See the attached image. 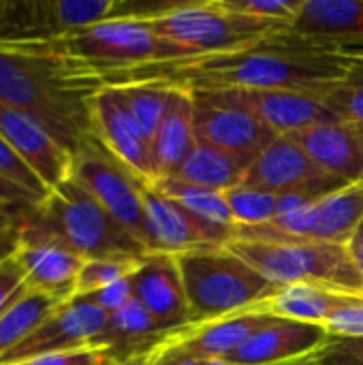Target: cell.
Listing matches in <instances>:
<instances>
[{"instance_id": "6da1fadb", "label": "cell", "mask_w": 363, "mask_h": 365, "mask_svg": "<svg viewBox=\"0 0 363 365\" xmlns=\"http://www.w3.org/2000/svg\"><path fill=\"white\" fill-rule=\"evenodd\" d=\"M355 62L323 53L278 30L259 45L150 62L101 77V86L158 83L188 92L216 90H297L323 94L342 81Z\"/></svg>"}, {"instance_id": "7a4b0ae2", "label": "cell", "mask_w": 363, "mask_h": 365, "mask_svg": "<svg viewBox=\"0 0 363 365\" xmlns=\"http://www.w3.org/2000/svg\"><path fill=\"white\" fill-rule=\"evenodd\" d=\"M98 81L30 41H0V103L45 124L73 154L92 141L90 101Z\"/></svg>"}, {"instance_id": "3957f363", "label": "cell", "mask_w": 363, "mask_h": 365, "mask_svg": "<svg viewBox=\"0 0 363 365\" xmlns=\"http://www.w3.org/2000/svg\"><path fill=\"white\" fill-rule=\"evenodd\" d=\"M227 248L280 289L310 282L363 297V274L349 246L291 237L267 222L235 227V237Z\"/></svg>"}, {"instance_id": "277c9868", "label": "cell", "mask_w": 363, "mask_h": 365, "mask_svg": "<svg viewBox=\"0 0 363 365\" xmlns=\"http://www.w3.org/2000/svg\"><path fill=\"white\" fill-rule=\"evenodd\" d=\"M19 233L56 242L81 259L148 257L145 246L111 218L101 203L73 178L19 216Z\"/></svg>"}, {"instance_id": "5b68a950", "label": "cell", "mask_w": 363, "mask_h": 365, "mask_svg": "<svg viewBox=\"0 0 363 365\" xmlns=\"http://www.w3.org/2000/svg\"><path fill=\"white\" fill-rule=\"evenodd\" d=\"M193 323H210L259 310L280 287L263 278L229 248L175 255Z\"/></svg>"}, {"instance_id": "8992f818", "label": "cell", "mask_w": 363, "mask_h": 365, "mask_svg": "<svg viewBox=\"0 0 363 365\" xmlns=\"http://www.w3.org/2000/svg\"><path fill=\"white\" fill-rule=\"evenodd\" d=\"M30 43L86 68L98 86L101 77L109 73L193 56L184 47L158 36L145 19H111L56 38Z\"/></svg>"}, {"instance_id": "52a82bcc", "label": "cell", "mask_w": 363, "mask_h": 365, "mask_svg": "<svg viewBox=\"0 0 363 365\" xmlns=\"http://www.w3.org/2000/svg\"><path fill=\"white\" fill-rule=\"evenodd\" d=\"M145 21L158 36L184 47L193 56L252 47L287 28L278 21L233 13L223 0L171 2Z\"/></svg>"}, {"instance_id": "ba28073f", "label": "cell", "mask_w": 363, "mask_h": 365, "mask_svg": "<svg viewBox=\"0 0 363 365\" xmlns=\"http://www.w3.org/2000/svg\"><path fill=\"white\" fill-rule=\"evenodd\" d=\"M160 6L135 0H11L0 41H47L111 19H148Z\"/></svg>"}, {"instance_id": "9c48e42d", "label": "cell", "mask_w": 363, "mask_h": 365, "mask_svg": "<svg viewBox=\"0 0 363 365\" xmlns=\"http://www.w3.org/2000/svg\"><path fill=\"white\" fill-rule=\"evenodd\" d=\"M71 178L79 182L101 207L148 250V227L141 197L143 182L126 171L96 139L88 141L73 154Z\"/></svg>"}, {"instance_id": "30bf717a", "label": "cell", "mask_w": 363, "mask_h": 365, "mask_svg": "<svg viewBox=\"0 0 363 365\" xmlns=\"http://www.w3.org/2000/svg\"><path fill=\"white\" fill-rule=\"evenodd\" d=\"M190 94L197 143L218 148L252 165L257 156L278 137L257 115L227 101L220 92Z\"/></svg>"}, {"instance_id": "8fae6325", "label": "cell", "mask_w": 363, "mask_h": 365, "mask_svg": "<svg viewBox=\"0 0 363 365\" xmlns=\"http://www.w3.org/2000/svg\"><path fill=\"white\" fill-rule=\"evenodd\" d=\"M141 197L150 255H184L193 250L227 248L235 237V229L214 227L195 218L190 212H186L178 201L160 192L156 186L143 184Z\"/></svg>"}, {"instance_id": "7c38bea8", "label": "cell", "mask_w": 363, "mask_h": 365, "mask_svg": "<svg viewBox=\"0 0 363 365\" xmlns=\"http://www.w3.org/2000/svg\"><path fill=\"white\" fill-rule=\"evenodd\" d=\"M109 314L86 302L73 297L51 310L13 351H9L0 365H15L73 349L92 346L96 336L105 329Z\"/></svg>"}, {"instance_id": "4fadbf2b", "label": "cell", "mask_w": 363, "mask_h": 365, "mask_svg": "<svg viewBox=\"0 0 363 365\" xmlns=\"http://www.w3.org/2000/svg\"><path fill=\"white\" fill-rule=\"evenodd\" d=\"M92 137L139 182L154 184L150 143L128 111L122 94L113 86H103L90 101Z\"/></svg>"}, {"instance_id": "5bb4252c", "label": "cell", "mask_w": 363, "mask_h": 365, "mask_svg": "<svg viewBox=\"0 0 363 365\" xmlns=\"http://www.w3.org/2000/svg\"><path fill=\"white\" fill-rule=\"evenodd\" d=\"M0 135L49 190L71 178L73 152L36 118L0 103Z\"/></svg>"}, {"instance_id": "9a60e30c", "label": "cell", "mask_w": 363, "mask_h": 365, "mask_svg": "<svg viewBox=\"0 0 363 365\" xmlns=\"http://www.w3.org/2000/svg\"><path fill=\"white\" fill-rule=\"evenodd\" d=\"M133 291L160 331L167 334L190 325L188 302L175 255H148L133 274Z\"/></svg>"}, {"instance_id": "2e32d148", "label": "cell", "mask_w": 363, "mask_h": 365, "mask_svg": "<svg viewBox=\"0 0 363 365\" xmlns=\"http://www.w3.org/2000/svg\"><path fill=\"white\" fill-rule=\"evenodd\" d=\"M244 107L276 135H293L319 122L338 120L321 96L297 90H216Z\"/></svg>"}, {"instance_id": "e0dca14e", "label": "cell", "mask_w": 363, "mask_h": 365, "mask_svg": "<svg viewBox=\"0 0 363 365\" xmlns=\"http://www.w3.org/2000/svg\"><path fill=\"white\" fill-rule=\"evenodd\" d=\"M15 259L30 291L51 297L58 304L75 297V284L83 259L68 248L43 237L19 233Z\"/></svg>"}, {"instance_id": "ac0fdd59", "label": "cell", "mask_w": 363, "mask_h": 365, "mask_svg": "<svg viewBox=\"0 0 363 365\" xmlns=\"http://www.w3.org/2000/svg\"><path fill=\"white\" fill-rule=\"evenodd\" d=\"M291 137L323 171L349 186H363V135L342 120L308 126Z\"/></svg>"}, {"instance_id": "d6986e66", "label": "cell", "mask_w": 363, "mask_h": 365, "mask_svg": "<svg viewBox=\"0 0 363 365\" xmlns=\"http://www.w3.org/2000/svg\"><path fill=\"white\" fill-rule=\"evenodd\" d=\"M329 338L323 325L276 319L248 338L225 361L231 365H285L306 359Z\"/></svg>"}, {"instance_id": "ffe728a7", "label": "cell", "mask_w": 363, "mask_h": 365, "mask_svg": "<svg viewBox=\"0 0 363 365\" xmlns=\"http://www.w3.org/2000/svg\"><path fill=\"white\" fill-rule=\"evenodd\" d=\"M278 317L267 314L263 310H248L227 319L210 321V323H193L165 334V342L171 346L201 359H227L235 353L248 338H252L259 329L274 323Z\"/></svg>"}, {"instance_id": "44dd1931", "label": "cell", "mask_w": 363, "mask_h": 365, "mask_svg": "<svg viewBox=\"0 0 363 365\" xmlns=\"http://www.w3.org/2000/svg\"><path fill=\"white\" fill-rule=\"evenodd\" d=\"M325 173L287 135H278L250 165L244 184L274 195L297 192L315 184Z\"/></svg>"}, {"instance_id": "7402d4cb", "label": "cell", "mask_w": 363, "mask_h": 365, "mask_svg": "<svg viewBox=\"0 0 363 365\" xmlns=\"http://www.w3.org/2000/svg\"><path fill=\"white\" fill-rule=\"evenodd\" d=\"M195 145L197 137L193 126V94L188 90L173 88L165 118L150 143L156 182L173 178Z\"/></svg>"}, {"instance_id": "603a6c76", "label": "cell", "mask_w": 363, "mask_h": 365, "mask_svg": "<svg viewBox=\"0 0 363 365\" xmlns=\"http://www.w3.org/2000/svg\"><path fill=\"white\" fill-rule=\"evenodd\" d=\"M165 331L156 325L152 314L135 297L122 310L109 314L105 329L96 336L92 346L105 351L107 359L113 365L124 364L131 357L148 353L160 342Z\"/></svg>"}, {"instance_id": "cb8c5ba5", "label": "cell", "mask_w": 363, "mask_h": 365, "mask_svg": "<svg viewBox=\"0 0 363 365\" xmlns=\"http://www.w3.org/2000/svg\"><path fill=\"white\" fill-rule=\"evenodd\" d=\"M362 295H349L323 284H289L282 287L274 297H270L259 310L274 314L278 319H291L302 323L323 325L342 308L362 302Z\"/></svg>"}, {"instance_id": "d4e9b609", "label": "cell", "mask_w": 363, "mask_h": 365, "mask_svg": "<svg viewBox=\"0 0 363 365\" xmlns=\"http://www.w3.org/2000/svg\"><path fill=\"white\" fill-rule=\"evenodd\" d=\"M363 222V186H347L312 205L308 240L349 246Z\"/></svg>"}, {"instance_id": "484cf974", "label": "cell", "mask_w": 363, "mask_h": 365, "mask_svg": "<svg viewBox=\"0 0 363 365\" xmlns=\"http://www.w3.org/2000/svg\"><path fill=\"white\" fill-rule=\"evenodd\" d=\"M248 169H250V163L229 152H223L218 148L197 143L173 178L186 184L199 186V188L225 192L235 186H242Z\"/></svg>"}, {"instance_id": "4316f807", "label": "cell", "mask_w": 363, "mask_h": 365, "mask_svg": "<svg viewBox=\"0 0 363 365\" xmlns=\"http://www.w3.org/2000/svg\"><path fill=\"white\" fill-rule=\"evenodd\" d=\"M60 304L28 287L0 312V359L13 351Z\"/></svg>"}, {"instance_id": "83f0119b", "label": "cell", "mask_w": 363, "mask_h": 365, "mask_svg": "<svg viewBox=\"0 0 363 365\" xmlns=\"http://www.w3.org/2000/svg\"><path fill=\"white\" fill-rule=\"evenodd\" d=\"M150 186H156L160 192H165L167 197L178 201L195 218H199L208 225H214V227L235 229L233 216L229 212V205H227L223 192L199 188V186L186 184L178 178H165V180H158L156 184H150Z\"/></svg>"}, {"instance_id": "f1b7e54d", "label": "cell", "mask_w": 363, "mask_h": 365, "mask_svg": "<svg viewBox=\"0 0 363 365\" xmlns=\"http://www.w3.org/2000/svg\"><path fill=\"white\" fill-rule=\"evenodd\" d=\"M120 90L128 111L133 113L135 122L139 124L143 137L148 139V143H152L167 105L171 101V92L173 88L167 86H158V83H126V86H113Z\"/></svg>"}, {"instance_id": "f546056e", "label": "cell", "mask_w": 363, "mask_h": 365, "mask_svg": "<svg viewBox=\"0 0 363 365\" xmlns=\"http://www.w3.org/2000/svg\"><path fill=\"white\" fill-rule=\"evenodd\" d=\"M145 259V257H143ZM139 257H98V259H83V265L77 276L75 297L92 295L105 287H111L120 280L131 278L141 261Z\"/></svg>"}, {"instance_id": "4dcf8cb0", "label": "cell", "mask_w": 363, "mask_h": 365, "mask_svg": "<svg viewBox=\"0 0 363 365\" xmlns=\"http://www.w3.org/2000/svg\"><path fill=\"white\" fill-rule=\"evenodd\" d=\"M235 227H257L267 225L276 218L278 195L255 188V186H235L223 192Z\"/></svg>"}, {"instance_id": "1f68e13d", "label": "cell", "mask_w": 363, "mask_h": 365, "mask_svg": "<svg viewBox=\"0 0 363 365\" xmlns=\"http://www.w3.org/2000/svg\"><path fill=\"white\" fill-rule=\"evenodd\" d=\"M325 107L363 135V62H355L349 75L323 94Z\"/></svg>"}, {"instance_id": "d6a6232c", "label": "cell", "mask_w": 363, "mask_h": 365, "mask_svg": "<svg viewBox=\"0 0 363 365\" xmlns=\"http://www.w3.org/2000/svg\"><path fill=\"white\" fill-rule=\"evenodd\" d=\"M0 178L30 195L36 203H41L49 188L39 180V175L15 154V150L9 145V141L0 135Z\"/></svg>"}, {"instance_id": "836d02e7", "label": "cell", "mask_w": 363, "mask_h": 365, "mask_svg": "<svg viewBox=\"0 0 363 365\" xmlns=\"http://www.w3.org/2000/svg\"><path fill=\"white\" fill-rule=\"evenodd\" d=\"M223 4L233 13L255 19L278 21L289 28L302 6V0H223Z\"/></svg>"}, {"instance_id": "e575fe53", "label": "cell", "mask_w": 363, "mask_h": 365, "mask_svg": "<svg viewBox=\"0 0 363 365\" xmlns=\"http://www.w3.org/2000/svg\"><path fill=\"white\" fill-rule=\"evenodd\" d=\"M308 365H363V336H329L321 349L306 357Z\"/></svg>"}, {"instance_id": "d590c367", "label": "cell", "mask_w": 363, "mask_h": 365, "mask_svg": "<svg viewBox=\"0 0 363 365\" xmlns=\"http://www.w3.org/2000/svg\"><path fill=\"white\" fill-rule=\"evenodd\" d=\"M15 365H113L105 351L96 349V346H83V349H73V351H62V353H51V355H43L30 361Z\"/></svg>"}, {"instance_id": "8d00e7d4", "label": "cell", "mask_w": 363, "mask_h": 365, "mask_svg": "<svg viewBox=\"0 0 363 365\" xmlns=\"http://www.w3.org/2000/svg\"><path fill=\"white\" fill-rule=\"evenodd\" d=\"M86 302L94 304L96 308H101L103 312L107 314H113L118 310H122L126 304H131L135 299V291H133V276L126 278V280H120L111 287H105L92 295H86L83 297Z\"/></svg>"}, {"instance_id": "74e56055", "label": "cell", "mask_w": 363, "mask_h": 365, "mask_svg": "<svg viewBox=\"0 0 363 365\" xmlns=\"http://www.w3.org/2000/svg\"><path fill=\"white\" fill-rule=\"evenodd\" d=\"M325 329L329 336H349V338L363 336V299L353 306L338 310L325 323Z\"/></svg>"}, {"instance_id": "f35d334b", "label": "cell", "mask_w": 363, "mask_h": 365, "mask_svg": "<svg viewBox=\"0 0 363 365\" xmlns=\"http://www.w3.org/2000/svg\"><path fill=\"white\" fill-rule=\"evenodd\" d=\"M26 289V280L21 274V267L13 257L0 261V312Z\"/></svg>"}, {"instance_id": "ab89813d", "label": "cell", "mask_w": 363, "mask_h": 365, "mask_svg": "<svg viewBox=\"0 0 363 365\" xmlns=\"http://www.w3.org/2000/svg\"><path fill=\"white\" fill-rule=\"evenodd\" d=\"M28 212V210H26ZM24 212H13L0 205V261L13 257L19 246V216Z\"/></svg>"}, {"instance_id": "60d3db41", "label": "cell", "mask_w": 363, "mask_h": 365, "mask_svg": "<svg viewBox=\"0 0 363 365\" xmlns=\"http://www.w3.org/2000/svg\"><path fill=\"white\" fill-rule=\"evenodd\" d=\"M0 205L13 212H26L34 205H39L30 195H26L24 190H19L17 186H13L11 182L0 178Z\"/></svg>"}, {"instance_id": "b9f144b4", "label": "cell", "mask_w": 363, "mask_h": 365, "mask_svg": "<svg viewBox=\"0 0 363 365\" xmlns=\"http://www.w3.org/2000/svg\"><path fill=\"white\" fill-rule=\"evenodd\" d=\"M349 252H351V257H353L357 269L363 274V248H349Z\"/></svg>"}, {"instance_id": "7bdbcfd3", "label": "cell", "mask_w": 363, "mask_h": 365, "mask_svg": "<svg viewBox=\"0 0 363 365\" xmlns=\"http://www.w3.org/2000/svg\"><path fill=\"white\" fill-rule=\"evenodd\" d=\"M148 353H150V351H148ZM148 353H141V355H137V357H131L128 361L118 365H148Z\"/></svg>"}, {"instance_id": "ee69618b", "label": "cell", "mask_w": 363, "mask_h": 365, "mask_svg": "<svg viewBox=\"0 0 363 365\" xmlns=\"http://www.w3.org/2000/svg\"><path fill=\"white\" fill-rule=\"evenodd\" d=\"M349 248H363V222H362V227L357 229V233H355V237L351 240V244H349Z\"/></svg>"}]
</instances>
